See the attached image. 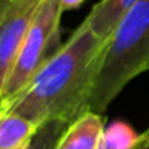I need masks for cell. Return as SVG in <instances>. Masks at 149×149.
<instances>
[{
	"instance_id": "cell-8",
	"label": "cell",
	"mask_w": 149,
	"mask_h": 149,
	"mask_svg": "<svg viewBox=\"0 0 149 149\" xmlns=\"http://www.w3.org/2000/svg\"><path fill=\"white\" fill-rule=\"evenodd\" d=\"M69 123L61 120H50L44 123L34 136L28 149H56L57 142L67 129Z\"/></svg>"
},
{
	"instance_id": "cell-12",
	"label": "cell",
	"mask_w": 149,
	"mask_h": 149,
	"mask_svg": "<svg viewBox=\"0 0 149 149\" xmlns=\"http://www.w3.org/2000/svg\"><path fill=\"white\" fill-rule=\"evenodd\" d=\"M0 2H9V0H0Z\"/></svg>"
},
{
	"instance_id": "cell-2",
	"label": "cell",
	"mask_w": 149,
	"mask_h": 149,
	"mask_svg": "<svg viewBox=\"0 0 149 149\" xmlns=\"http://www.w3.org/2000/svg\"><path fill=\"white\" fill-rule=\"evenodd\" d=\"M145 72H149V0H137L107 41L89 111L104 114L121 91Z\"/></svg>"
},
{
	"instance_id": "cell-7",
	"label": "cell",
	"mask_w": 149,
	"mask_h": 149,
	"mask_svg": "<svg viewBox=\"0 0 149 149\" xmlns=\"http://www.w3.org/2000/svg\"><path fill=\"white\" fill-rule=\"evenodd\" d=\"M29 118L6 113L0 116V149H28L38 129Z\"/></svg>"
},
{
	"instance_id": "cell-5",
	"label": "cell",
	"mask_w": 149,
	"mask_h": 149,
	"mask_svg": "<svg viewBox=\"0 0 149 149\" xmlns=\"http://www.w3.org/2000/svg\"><path fill=\"white\" fill-rule=\"evenodd\" d=\"M104 133L102 114L86 111L67 126L56 149H104Z\"/></svg>"
},
{
	"instance_id": "cell-11",
	"label": "cell",
	"mask_w": 149,
	"mask_h": 149,
	"mask_svg": "<svg viewBox=\"0 0 149 149\" xmlns=\"http://www.w3.org/2000/svg\"><path fill=\"white\" fill-rule=\"evenodd\" d=\"M85 0H60V3H61V8L63 10H73V9H78L84 5Z\"/></svg>"
},
{
	"instance_id": "cell-9",
	"label": "cell",
	"mask_w": 149,
	"mask_h": 149,
	"mask_svg": "<svg viewBox=\"0 0 149 149\" xmlns=\"http://www.w3.org/2000/svg\"><path fill=\"white\" fill-rule=\"evenodd\" d=\"M137 136L139 134H136L129 124L116 121L105 129L104 149H130Z\"/></svg>"
},
{
	"instance_id": "cell-1",
	"label": "cell",
	"mask_w": 149,
	"mask_h": 149,
	"mask_svg": "<svg viewBox=\"0 0 149 149\" xmlns=\"http://www.w3.org/2000/svg\"><path fill=\"white\" fill-rule=\"evenodd\" d=\"M107 41L84 19L6 113L24 116L37 126L50 120L70 124L79 118L89 111V98Z\"/></svg>"
},
{
	"instance_id": "cell-6",
	"label": "cell",
	"mask_w": 149,
	"mask_h": 149,
	"mask_svg": "<svg viewBox=\"0 0 149 149\" xmlns=\"http://www.w3.org/2000/svg\"><path fill=\"white\" fill-rule=\"evenodd\" d=\"M136 2L137 0H100L86 15L85 21L100 38L108 40Z\"/></svg>"
},
{
	"instance_id": "cell-10",
	"label": "cell",
	"mask_w": 149,
	"mask_h": 149,
	"mask_svg": "<svg viewBox=\"0 0 149 149\" xmlns=\"http://www.w3.org/2000/svg\"><path fill=\"white\" fill-rule=\"evenodd\" d=\"M130 149H149V129L137 136L136 142L132 145Z\"/></svg>"
},
{
	"instance_id": "cell-3",
	"label": "cell",
	"mask_w": 149,
	"mask_h": 149,
	"mask_svg": "<svg viewBox=\"0 0 149 149\" xmlns=\"http://www.w3.org/2000/svg\"><path fill=\"white\" fill-rule=\"evenodd\" d=\"M63 12L60 0L42 2L9 74L0 84V116L9 110L35 74L61 48L60 19Z\"/></svg>"
},
{
	"instance_id": "cell-4",
	"label": "cell",
	"mask_w": 149,
	"mask_h": 149,
	"mask_svg": "<svg viewBox=\"0 0 149 149\" xmlns=\"http://www.w3.org/2000/svg\"><path fill=\"white\" fill-rule=\"evenodd\" d=\"M44 0L0 2V84L9 74Z\"/></svg>"
}]
</instances>
